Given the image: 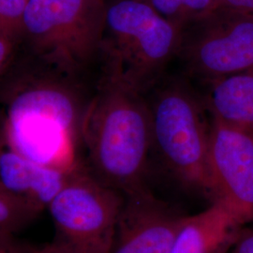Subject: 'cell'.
<instances>
[{
  "label": "cell",
  "mask_w": 253,
  "mask_h": 253,
  "mask_svg": "<svg viewBox=\"0 0 253 253\" xmlns=\"http://www.w3.org/2000/svg\"><path fill=\"white\" fill-rule=\"evenodd\" d=\"M82 139L92 174L114 190L128 195L144 190L152 145L147 100L108 76L85 110Z\"/></svg>",
  "instance_id": "cell-1"
},
{
  "label": "cell",
  "mask_w": 253,
  "mask_h": 253,
  "mask_svg": "<svg viewBox=\"0 0 253 253\" xmlns=\"http://www.w3.org/2000/svg\"><path fill=\"white\" fill-rule=\"evenodd\" d=\"M84 114L74 93L61 82L26 80L7 101L9 149L41 165L71 171L76 166L74 145L82 138Z\"/></svg>",
  "instance_id": "cell-2"
},
{
  "label": "cell",
  "mask_w": 253,
  "mask_h": 253,
  "mask_svg": "<svg viewBox=\"0 0 253 253\" xmlns=\"http://www.w3.org/2000/svg\"><path fill=\"white\" fill-rule=\"evenodd\" d=\"M182 28L144 0L107 5L100 56L105 76L143 95L161 81L180 45Z\"/></svg>",
  "instance_id": "cell-3"
},
{
  "label": "cell",
  "mask_w": 253,
  "mask_h": 253,
  "mask_svg": "<svg viewBox=\"0 0 253 253\" xmlns=\"http://www.w3.org/2000/svg\"><path fill=\"white\" fill-rule=\"evenodd\" d=\"M151 90L147 103L154 148L177 180L212 200L211 117L203 98L181 81L158 84Z\"/></svg>",
  "instance_id": "cell-4"
},
{
  "label": "cell",
  "mask_w": 253,
  "mask_h": 253,
  "mask_svg": "<svg viewBox=\"0 0 253 253\" xmlns=\"http://www.w3.org/2000/svg\"><path fill=\"white\" fill-rule=\"evenodd\" d=\"M106 9L104 0H28L22 40L50 72L74 76L100 56Z\"/></svg>",
  "instance_id": "cell-5"
},
{
  "label": "cell",
  "mask_w": 253,
  "mask_h": 253,
  "mask_svg": "<svg viewBox=\"0 0 253 253\" xmlns=\"http://www.w3.org/2000/svg\"><path fill=\"white\" fill-rule=\"evenodd\" d=\"M125 195L75 166L48 207L54 241L70 253H108Z\"/></svg>",
  "instance_id": "cell-6"
},
{
  "label": "cell",
  "mask_w": 253,
  "mask_h": 253,
  "mask_svg": "<svg viewBox=\"0 0 253 253\" xmlns=\"http://www.w3.org/2000/svg\"><path fill=\"white\" fill-rule=\"evenodd\" d=\"M176 57L207 84L253 69V14L217 8L182 29Z\"/></svg>",
  "instance_id": "cell-7"
},
{
  "label": "cell",
  "mask_w": 253,
  "mask_h": 253,
  "mask_svg": "<svg viewBox=\"0 0 253 253\" xmlns=\"http://www.w3.org/2000/svg\"><path fill=\"white\" fill-rule=\"evenodd\" d=\"M209 171L212 202L242 225L253 222V130L211 117Z\"/></svg>",
  "instance_id": "cell-8"
},
{
  "label": "cell",
  "mask_w": 253,
  "mask_h": 253,
  "mask_svg": "<svg viewBox=\"0 0 253 253\" xmlns=\"http://www.w3.org/2000/svg\"><path fill=\"white\" fill-rule=\"evenodd\" d=\"M185 217L147 188L125 195L108 253H170Z\"/></svg>",
  "instance_id": "cell-9"
},
{
  "label": "cell",
  "mask_w": 253,
  "mask_h": 253,
  "mask_svg": "<svg viewBox=\"0 0 253 253\" xmlns=\"http://www.w3.org/2000/svg\"><path fill=\"white\" fill-rule=\"evenodd\" d=\"M71 172L34 163L9 148L0 152V187L40 212L63 189Z\"/></svg>",
  "instance_id": "cell-10"
},
{
  "label": "cell",
  "mask_w": 253,
  "mask_h": 253,
  "mask_svg": "<svg viewBox=\"0 0 253 253\" xmlns=\"http://www.w3.org/2000/svg\"><path fill=\"white\" fill-rule=\"evenodd\" d=\"M242 224L217 202L193 216H186L170 253H227Z\"/></svg>",
  "instance_id": "cell-11"
},
{
  "label": "cell",
  "mask_w": 253,
  "mask_h": 253,
  "mask_svg": "<svg viewBox=\"0 0 253 253\" xmlns=\"http://www.w3.org/2000/svg\"><path fill=\"white\" fill-rule=\"evenodd\" d=\"M210 117L253 130V69L205 84Z\"/></svg>",
  "instance_id": "cell-12"
},
{
  "label": "cell",
  "mask_w": 253,
  "mask_h": 253,
  "mask_svg": "<svg viewBox=\"0 0 253 253\" xmlns=\"http://www.w3.org/2000/svg\"><path fill=\"white\" fill-rule=\"evenodd\" d=\"M164 18L184 28L217 9L215 0H144Z\"/></svg>",
  "instance_id": "cell-13"
},
{
  "label": "cell",
  "mask_w": 253,
  "mask_h": 253,
  "mask_svg": "<svg viewBox=\"0 0 253 253\" xmlns=\"http://www.w3.org/2000/svg\"><path fill=\"white\" fill-rule=\"evenodd\" d=\"M42 212L0 187V235H14Z\"/></svg>",
  "instance_id": "cell-14"
},
{
  "label": "cell",
  "mask_w": 253,
  "mask_h": 253,
  "mask_svg": "<svg viewBox=\"0 0 253 253\" xmlns=\"http://www.w3.org/2000/svg\"><path fill=\"white\" fill-rule=\"evenodd\" d=\"M28 0H0V25L22 33Z\"/></svg>",
  "instance_id": "cell-15"
},
{
  "label": "cell",
  "mask_w": 253,
  "mask_h": 253,
  "mask_svg": "<svg viewBox=\"0 0 253 253\" xmlns=\"http://www.w3.org/2000/svg\"><path fill=\"white\" fill-rule=\"evenodd\" d=\"M22 33L0 25V76L12 62Z\"/></svg>",
  "instance_id": "cell-16"
},
{
  "label": "cell",
  "mask_w": 253,
  "mask_h": 253,
  "mask_svg": "<svg viewBox=\"0 0 253 253\" xmlns=\"http://www.w3.org/2000/svg\"><path fill=\"white\" fill-rule=\"evenodd\" d=\"M0 253H39V248L19 241L14 235H0Z\"/></svg>",
  "instance_id": "cell-17"
},
{
  "label": "cell",
  "mask_w": 253,
  "mask_h": 253,
  "mask_svg": "<svg viewBox=\"0 0 253 253\" xmlns=\"http://www.w3.org/2000/svg\"><path fill=\"white\" fill-rule=\"evenodd\" d=\"M232 248L231 253H253V230H241Z\"/></svg>",
  "instance_id": "cell-18"
},
{
  "label": "cell",
  "mask_w": 253,
  "mask_h": 253,
  "mask_svg": "<svg viewBox=\"0 0 253 253\" xmlns=\"http://www.w3.org/2000/svg\"><path fill=\"white\" fill-rule=\"evenodd\" d=\"M217 8L234 9L253 14V0H215Z\"/></svg>",
  "instance_id": "cell-19"
},
{
  "label": "cell",
  "mask_w": 253,
  "mask_h": 253,
  "mask_svg": "<svg viewBox=\"0 0 253 253\" xmlns=\"http://www.w3.org/2000/svg\"><path fill=\"white\" fill-rule=\"evenodd\" d=\"M39 253H70L63 246L57 243L56 241H53L49 244H46L39 248Z\"/></svg>",
  "instance_id": "cell-20"
}]
</instances>
